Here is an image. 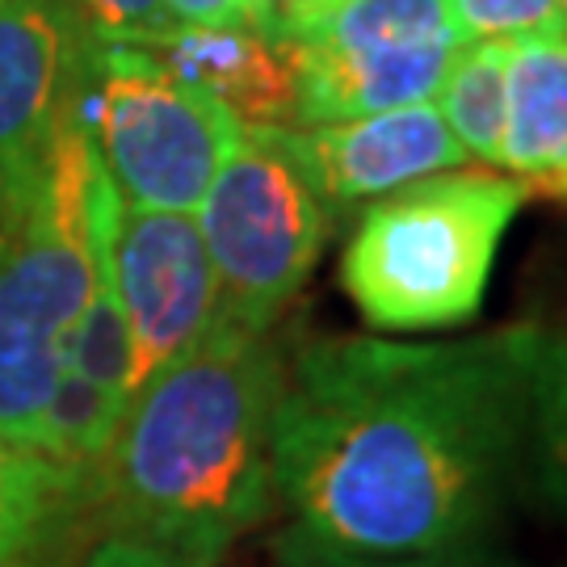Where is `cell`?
Wrapping results in <instances>:
<instances>
[{"instance_id": "cell-9", "label": "cell", "mask_w": 567, "mask_h": 567, "mask_svg": "<svg viewBox=\"0 0 567 567\" xmlns=\"http://www.w3.org/2000/svg\"><path fill=\"white\" fill-rule=\"evenodd\" d=\"M286 140L332 210L383 198L400 185L458 168L466 161L433 102L320 126H286Z\"/></svg>"}, {"instance_id": "cell-7", "label": "cell", "mask_w": 567, "mask_h": 567, "mask_svg": "<svg viewBox=\"0 0 567 567\" xmlns=\"http://www.w3.org/2000/svg\"><path fill=\"white\" fill-rule=\"evenodd\" d=\"M110 282L131 337V400L164 365L206 337L219 282L194 215L118 206L110 236Z\"/></svg>"}, {"instance_id": "cell-17", "label": "cell", "mask_w": 567, "mask_h": 567, "mask_svg": "<svg viewBox=\"0 0 567 567\" xmlns=\"http://www.w3.org/2000/svg\"><path fill=\"white\" fill-rule=\"evenodd\" d=\"M269 567H526L517 559H505L496 550L454 547V550H429V555H404V559H374V555H349V550L324 547L299 526L282 529L274 538Z\"/></svg>"}, {"instance_id": "cell-4", "label": "cell", "mask_w": 567, "mask_h": 567, "mask_svg": "<svg viewBox=\"0 0 567 567\" xmlns=\"http://www.w3.org/2000/svg\"><path fill=\"white\" fill-rule=\"evenodd\" d=\"M526 198V185L496 168H446L374 198L341 257L349 303L379 332L471 324Z\"/></svg>"}, {"instance_id": "cell-21", "label": "cell", "mask_w": 567, "mask_h": 567, "mask_svg": "<svg viewBox=\"0 0 567 567\" xmlns=\"http://www.w3.org/2000/svg\"><path fill=\"white\" fill-rule=\"evenodd\" d=\"M81 567H173L164 555H156L152 547H143L135 538H126V534H114V538H105L102 547L93 550Z\"/></svg>"}, {"instance_id": "cell-18", "label": "cell", "mask_w": 567, "mask_h": 567, "mask_svg": "<svg viewBox=\"0 0 567 567\" xmlns=\"http://www.w3.org/2000/svg\"><path fill=\"white\" fill-rule=\"evenodd\" d=\"M60 4L81 21V30L93 42L152 47L177 25L164 0H60Z\"/></svg>"}, {"instance_id": "cell-16", "label": "cell", "mask_w": 567, "mask_h": 567, "mask_svg": "<svg viewBox=\"0 0 567 567\" xmlns=\"http://www.w3.org/2000/svg\"><path fill=\"white\" fill-rule=\"evenodd\" d=\"M63 492V480L39 454L21 450L0 433V567L34 543Z\"/></svg>"}, {"instance_id": "cell-14", "label": "cell", "mask_w": 567, "mask_h": 567, "mask_svg": "<svg viewBox=\"0 0 567 567\" xmlns=\"http://www.w3.org/2000/svg\"><path fill=\"white\" fill-rule=\"evenodd\" d=\"M529 454L538 480L567 513V341L538 332L529 370Z\"/></svg>"}, {"instance_id": "cell-13", "label": "cell", "mask_w": 567, "mask_h": 567, "mask_svg": "<svg viewBox=\"0 0 567 567\" xmlns=\"http://www.w3.org/2000/svg\"><path fill=\"white\" fill-rule=\"evenodd\" d=\"M508 105V39L463 42L437 89V110L466 161L501 164Z\"/></svg>"}, {"instance_id": "cell-22", "label": "cell", "mask_w": 567, "mask_h": 567, "mask_svg": "<svg viewBox=\"0 0 567 567\" xmlns=\"http://www.w3.org/2000/svg\"><path fill=\"white\" fill-rule=\"evenodd\" d=\"M564 25H567V0H564Z\"/></svg>"}, {"instance_id": "cell-6", "label": "cell", "mask_w": 567, "mask_h": 567, "mask_svg": "<svg viewBox=\"0 0 567 567\" xmlns=\"http://www.w3.org/2000/svg\"><path fill=\"white\" fill-rule=\"evenodd\" d=\"M84 81L81 114L122 206L194 215L240 122L131 42H93Z\"/></svg>"}, {"instance_id": "cell-19", "label": "cell", "mask_w": 567, "mask_h": 567, "mask_svg": "<svg viewBox=\"0 0 567 567\" xmlns=\"http://www.w3.org/2000/svg\"><path fill=\"white\" fill-rule=\"evenodd\" d=\"M450 18L463 42L517 39L538 30H564V0H450Z\"/></svg>"}, {"instance_id": "cell-8", "label": "cell", "mask_w": 567, "mask_h": 567, "mask_svg": "<svg viewBox=\"0 0 567 567\" xmlns=\"http://www.w3.org/2000/svg\"><path fill=\"white\" fill-rule=\"evenodd\" d=\"M89 47L60 0H0V215L30 189L76 102Z\"/></svg>"}, {"instance_id": "cell-12", "label": "cell", "mask_w": 567, "mask_h": 567, "mask_svg": "<svg viewBox=\"0 0 567 567\" xmlns=\"http://www.w3.org/2000/svg\"><path fill=\"white\" fill-rule=\"evenodd\" d=\"M278 39L324 55H395L416 47H463L450 0H295Z\"/></svg>"}, {"instance_id": "cell-20", "label": "cell", "mask_w": 567, "mask_h": 567, "mask_svg": "<svg viewBox=\"0 0 567 567\" xmlns=\"http://www.w3.org/2000/svg\"><path fill=\"white\" fill-rule=\"evenodd\" d=\"M177 25H252V13L244 0H164Z\"/></svg>"}, {"instance_id": "cell-10", "label": "cell", "mask_w": 567, "mask_h": 567, "mask_svg": "<svg viewBox=\"0 0 567 567\" xmlns=\"http://www.w3.org/2000/svg\"><path fill=\"white\" fill-rule=\"evenodd\" d=\"M147 51L182 84L224 105L240 126L295 122L290 42L248 25H173Z\"/></svg>"}, {"instance_id": "cell-11", "label": "cell", "mask_w": 567, "mask_h": 567, "mask_svg": "<svg viewBox=\"0 0 567 567\" xmlns=\"http://www.w3.org/2000/svg\"><path fill=\"white\" fill-rule=\"evenodd\" d=\"M501 168L529 198L567 210V25L508 39V105Z\"/></svg>"}, {"instance_id": "cell-3", "label": "cell", "mask_w": 567, "mask_h": 567, "mask_svg": "<svg viewBox=\"0 0 567 567\" xmlns=\"http://www.w3.org/2000/svg\"><path fill=\"white\" fill-rule=\"evenodd\" d=\"M118 206L76 93L30 189L0 215V433L30 454L110 269Z\"/></svg>"}, {"instance_id": "cell-2", "label": "cell", "mask_w": 567, "mask_h": 567, "mask_svg": "<svg viewBox=\"0 0 567 567\" xmlns=\"http://www.w3.org/2000/svg\"><path fill=\"white\" fill-rule=\"evenodd\" d=\"M282 370L269 332L215 320L143 383L97 471L118 534L173 567H219L274 496L269 433Z\"/></svg>"}, {"instance_id": "cell-1", "label": "cell", "mask_w": 567, "mask_h": 567, "mask_svg": "<svg viewBox=\"0 0 567 567\" xmlns=\"http://www.w3.org/2000/svg\"><path fill=\"white\" fill-rule=\"evenodd\" d=\"M538 332L508 324L463 341L299 344L269 433L274 492L295 526L374 559L475 547L529 450Z\"/></svg>"}, {"instance_id": "cell-5", "label": "cell", "mask_w": 567, "mask_h": 567, "mask_svg": "<svg viewBox=\"0 0 567 567\" xmlns=\"http://www.w3.org/2000/svg\"><path fill=\"white\" fill-rule=\"evenodd\" d=\"M198 210L219 282L215 320L269 332L311 278L332 227V206L303 173L286 126H240Z\"/></svg>"}, {"instance_id": "cell-15", "label": "cell", "mask_w": 567, "mask_h": 567, "mask_svg": "<svg viewBox=\"0 0 567 567\" xmlns=\"http://www.w3.org/2000/svg\"><path fill=\"white\" fill-rule=\"evenodd\" d=\"M63 370H72L76 379L97 386L122 412L131 408V337H126V320H122L118 290L110 282V269H105L102 286H97V295H93V303H89L81 328H76V341H72Z\"/></svg>"}]
</instances>
